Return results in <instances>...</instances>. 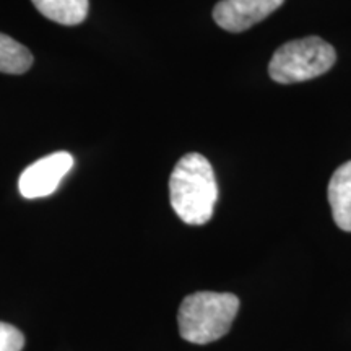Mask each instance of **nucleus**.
Returning a JSON list of instances; mask_svg holds the SVG:
<instances>
[{
	"label": "nucleus",
	"instance_id": "obj_1",
	"mask_svg": "<svg viewBox=\"0 0 351 351\" xmlns=\"http://www.w3.org/2000/svg\"><path fill=\"white\" fill-rule=\"evenodd\" d=\"M169 199L176 215L187 225L200 226L212 219L218 184L207 158L189 153L178 161L169 178Z\"/></svg>",
	"mask_w": 351,
	"mask_h": 351
},
{
	"label": "nucleus",
	"instance_id": "obj_2",
	"mask_svg": "<svg viewBox=\"0 0 351 351\" xmlns=\"http://www.w3.org/2000/svg\"><path fill=\"white\" fill-rule=\"evenodd\" d=\"M238 311L239 298L231 293L199 291L189 295L179 307V333L191 343H212L230 332Z\"/></svg>",
	"mask_w": 351,
	"mask_h": 351
},
{
	"label": "nucleus",
	"instance_id": "obj_3",
	"mask_svg": "<svg viewBox=\"0 0 351 351\" xmlns=\"http://www.w3.org/2000/svg\"><path fill=\"white\" fill-rule=\"evenodd\" d=\"M337 52L319 36L295 39L280 46L269 64V75L282 85L313 80L333 67Z\"/></svg>",
	"mask_w": 351,
	"mask_h": 351
},
{
	"label": "nucleus",
	"instance_id": "obj_4",
	"mask_svg": "<svg viewBox=\"0 0 351 351\" xmlns=\"http://www.w3.org/2000/svg\"><path fill=\"white\" fill-rule=\"evenodd\" d=\"M73 156L67 152H57L29 165L19 179L20 194L25 199H41L54 194L73 166Z\"/></svg>",
	"mask_w": 351,
	"mask_h": 351
},
{
	"label": "nucleus",
	"instance_id": "obj_5",
	"mask_svg": "<svg viewBox=\"0 0 351 351\" xmlns=\"http://www.w3.org/2000/svg\"><path fill=\"white\" fill-rule=\"evenodd\" d=\"M285 0H221L213 8V20L230 33H243L261 23L283 5Z\"/></svg>",
	"mask_w": 351,
	"mask_h": 351
},
{
	"label": "nucleus",
	"instance_id": "obj_6",
	"mask_svg": "<svg viewBox=\"0 0 351 351\" xmlns=\"http://www.w3.org/2000/svg\"><path fill=\"white\" fill-rule=\"evenodd\" d=\"M328 202L335 225L351 232V161L341 165L330 178Z\"/></svg>",
	"mask_w": 351,
	"mask_h": 351
},
{
	"label": "nucleus",
	"instance_id": "obj_7",
	"mask_svg": "<svg viewBox=\"0 0 351 351\" xmlns=\"http://www.w3.org/2000/svg\"><path fill=\"white\" fill-rule=\"evenodd\" d=\"M41 15L59 25L75 26L85 21L90 0H32Z\"/></svg>",
	"mask_w": 351,
	"mask_h": 351
},
{
	"label": "nucleus",
	"instance_id": "obj_8",
	"mask_svg": "<svg viewBox=\"0 0 351 351\" xmlns=\"http://www.w3.org/2000/svg\"><path fill=\"white\" fill-rule=\"evenodd\" d=\"M33 65V54L15 39L0 33V72L21 75Z\"/></svg>",
	"mask_w": 351,
	"mask_h": 351
},
{
	"label": "nucleus",
	"instance_id": "obj_9",
	"mask_svg": "<svg viewBox=\"0 0 351 351\" xmlns=\"http://www.w3.org/2000/svg\"><path fill=\"white\" fill-rule=\"evenodd\" d=\"M23 345L25 337L19 328L0 322V351H21Z\"/></svg>",
	"mask_w": 351,
	"mask_h": 351
}]
</instances>
